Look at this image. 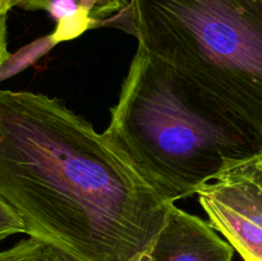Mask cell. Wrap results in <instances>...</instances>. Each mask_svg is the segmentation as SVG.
I'll return each instance as SVG.
<instances>
[{
	"label": "cell",
	"mask_w": 262,
	"mask_h": 261,
	"mask_svg": "<svg viewBox=\"0 0 262 261\" xmlns=\"http://www.w3.org/2000/svg\"><path fill=\"white\" fill-rule=\"evenodd\" d=\"M0 197L76 261H148L173 204L61 100L0 90Z\"/></svg>",
	"instance_id": "obj_1"
},
{
	"label": "cell",
	"mask_w": 262,
	"mask_h": 261,
	"mask_svg": "<svg viewBox=\"0 0 262 261\" xmlns=\"http://www.w3.org/2000/svg\"><path fill=\"white\" fill-rule=\"evenodd\" d=\"M234 248L201 217L171 205L148 261H232Z\"/></svg>",
	"instance_id": "obj_5"
},
{
	"label": "cell",
	"mask_w": 262,
	"mask_h": 261,
	"mask_svg": "<svg viewBox=\"0 0 262 261\" xmlns=\"http://www.w3.org/2000/svg\"><path fill=\"white\" fill-rule=\"evenodd\" d=\"M125 13L138 45L262 147V0H129Z\"/></svg>",
	"instance_id": "obj_2"
},
{
	"label": "cell",
	"mask_w": 262,
	"mask_h": 261,
	"mask_svg": "<svg viewBox=\"0 0 262 261\" xmlns=\"http://www.w3.org/2000/svg\"><path fill=\"white\" fill-rule=\"evenodd\" d=\"M104 135L174 204L262 147L194 100L138 45Z\"/></svg>",
	"instance_id": "obj_3"
},
{
	"label": "cell",
	"mask_w": 262,
	"mask_h": 261,
	"mask_svg": "<svg viewBox=\"0 0 262 261\" xmlns=\"http://www.w3.org/2000/svg\"><path fill=\"white\" fill-rule=\"evenodd\" d=\"M0 261H76L60 248L36 237H28L0 252Z\"/></svg>",
	"instance_id": "obj_7"
},
{
	"label": "cell",
	"mask_w": 262,
	"mask_h": 261,
	"mask_svg": "<svg viewBox=\"0 0 262 261\" xmlns=\"http://www.w3.org/2000/svg\"><path fill=\"white\" fill-rule=\"evenodd\" d=\"M209 223L245 261H262V158L232 166L199 192Z\"/></svg>",
	"instance_id": "obj_4"
},
{
	"label": "cell",
	"mask_w": 262,
	"mask_h": 261,
	"mask_svg": "<svg viewBox=\"0 0 262 261\" xmlns=\"http://www.w3.org/2000/svg\"><path fill=\"white\" fill-rule=\"evenodd\" d=\"M58 0H23L20 8L27 10H46ZM81 9L91 27L102 20L112 18L118 13L127 12L129 0H72Z\"/></svg>",
	"instance_id": "obj_6"
},
{
	"label": "cell",
	"mask_w": 262,
	"mask_h": 261,
	"mask_svg": "<svg viewBox=\"0 0 262 261\" xmlns=\"http://www.w3.org/2000/svg\"><path fill=\"white\" fill-rule=\"evenodd\" d=\"M17 233H26V225L18 212L0 197V241Z\"/></svg>",
	"instance_id": "obj_8"
},
{
	"label": "cell",
	"mask_w": 262,
	"mask_h": 261,
	"mask_svg": "<svg viewBox=\"0 0 262 261\" xmlns=\"http://www.w3.org/2000/svg\"><path fill=\"white\" fill-rule=\"evenodd\" d=\"M10 58L7 40V15L0 17V71Z\"/></svg>",
	"instance_id": "obj_9"
},
{
	"label": "cell",
	"mask_w": 262,
	"mask_h": 261,
	"mask_svg": "<svg viewBox=\"0 0 262 261\" xmlns=\"http://www.w3.org/2000/svg\"><path fill=\"white\" fill-rule=\"evenodd\" d=\"M23 0H0V17L7 15L12 8L20 7Z\"/></svg>",
	"instance_id": "obj_10"
}]
</instances>
